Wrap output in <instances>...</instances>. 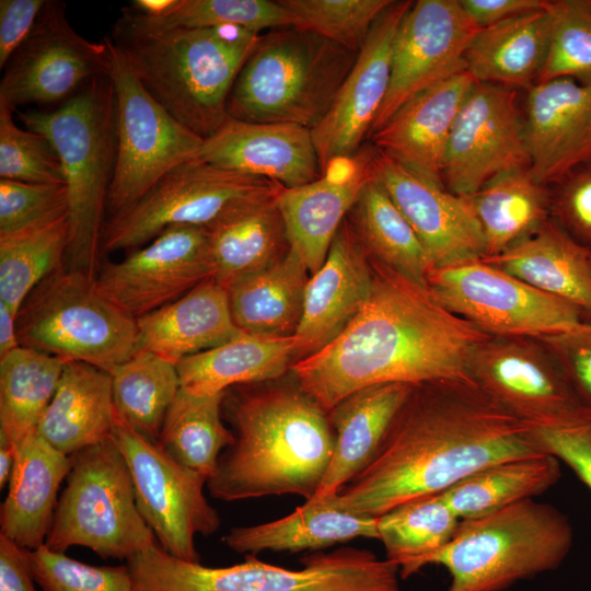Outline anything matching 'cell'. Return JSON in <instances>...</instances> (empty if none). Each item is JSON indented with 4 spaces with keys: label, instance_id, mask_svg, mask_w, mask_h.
I'll return each mask as SVG.
<instances>
[{
    "label": "cell",
    "instance_id": "obj_59",
    "mask_svg": "<svg viewBox=\"0 0 591 591\" xmlns=\"http://www.w3.org/2000/svg\"><path fill=\"white\" fill-rule=\"evenodd\" d=\"M16 448L7 439L0 438V488L9 484L16 459Z\"/></svg>",
    "mask_w": 591,
    "mask_h": 591
},
{
    "label": "cell",
    "instance_id": "obj_55",
    "mask_svg": "<svg viewBox=\"0 0 591 591\" xmlns=\"http://www.w3.org/2000/svg\"><path fill=\"white\" fill-rule=\"evenodd\" d=\"M463 10L478 28L542 10L546 0H459Z\"/></svg>",
    "mask_w": 591,
    "mask_h": 591
},
{
    "label": "cell",
    "instance_id": "obj_26",
    "mask_svg": "<svg viewBox=\"0 0 591 591\" xmlns=\"http://www.w3.org/2000/svg\"><path fill=\"white\" fill-rule=\"evenodd\" d=\"M489 341L476 352L472 374L483 391L525 425L548 422L581 405L559 366L518 346Z\"/></svg>",
    "mask_w": 591,
    "mask_h": 591
},
{
    "label": "cell",
    "instance_id": "obj_51",
    "mask_svg": "<svg viewBox=\"0 0 591 591\" xmlns=\"http://www.w3.org/2000/svg\"><path fill=\"white\" fill-rule=\"evenodd\" d=\"M528 427L540 449L568 465L591 490V408L579 405L548 422Z\"/></svg>",
    "mask_w": 591,
    "mask_h": 591
},
{
    "label": "cell",
    "instance_id": "obj_27",
    "mask_svg": "<svg viewBox=\"0 0 591 591\" xmlns=\"http://www.w3.org/2000/svg\"><path fill=\"white\" fill-rule=\"evenodd\" d=\"M414 387L403 383L367 386L349 394L328 412L335 448L314 497L338 493L369 465Z\"/></svg>",
    "mask_w": 591,
    "mask_h": 591
},
{
    "label": "cell",
    "instance_id": "obj_22",
    "mask_svg": "<svg viewBox=\"0 0 591 591\" xmlns=\"http://www.w3.org/2000/svg\"><path fill=\"white\" fill-rule=\"evenodd\" d=\"M528 92L529 170L540 184H557L591 164V83L558 78Z\"/></svg>",
    "mask_w": 591,
    "mask_h": 591
},
{
    "label": "cell",
    "instance_id": "obj_29",
    "mask_svg": "<svg viewBox=\"0 0 591 591\" xmlns=\"http://www.w3.org/2000/svg\"><path fill=\"white\" fill-rule=\"evenodd\" d=\"M136 323L139 349L174 364L240 333L231 316L228 290L213 279L202 281L174 302L137 318Z\"/></svg>",
    "mask_w": 591,
    "mask_h": 591
},
{
    "label": "cell",
    "instance_id": "obj_28",
    "mask_svg": "<svg viewBox=\"0 0 591 591\" xmlns=\"http://www.w3.org/2000/svg\"><path fill=\"white\" fill-rule=\"evenodd\" d=\"M71 468V457L61 453L36 431L16 450L9 490L0 511V534L19 546L34 551L50 531L60 484Z\"/></svg>",
    "mask_w": 591,
    "mask_h": 591
},
{
    "label": "cell",
    "instance_id": "obj_20",
    "mask_svg": "<svg viewBox=\"0 0 591 591\" xmlns=\"http://www.w3.org/2000/svg\"><path fill=\"white\" fill-rule=\"evenodd\" d=\"M413 1H393L378 18L325 117L311 129L322 173L368 139L386 96L395 37Z\"/></svg>",
    "mask_w": 591,
    "mask_h": 591
},
{
    "label": "cell",
    "instance_id": "obj_4",
    "mask_svg": "<svg viewBox=\"0 0 591 591\" xmlns=\"http://www.w3.org/2000/svg\"><path fill=\"white\" fill-rule=\"evenodd\" d=\"M260 36L236 26L158 27L128 7L108 35L148 92L204 140L229 118L230 91Z\"/></svg>",
    "mask_w": 591,
    "mask_h": 591
},
{
    "label": "cell",
    "instance_id": "obj_18",
    "mask_svg": "<svg viewBox=\"0 0 591 591\" xmlns=\"http://www.w3.org/2000/svg\"><path fill=\"white\" fill-rule=\"evenodd\" d=\"M478 30L459 0L413 2L395 37L389 90L369 135L419 92L466 70L464 56Z\"/></svg>",
    "mask_w": 591,
    "mask_h": 591
},
{
    "label": "cell",
    "instance_id": "obj_24",
    "mask_svg": "<svg viewBox=\"0 0 591 591\" xmlns=\"http://www.w3.org/2000/svg\"><path fill=\"white\" fill-rule=\"evenodd\" d=\"M371 287L370 256L346 218L324 264L309 278L302 318L293 335L296 361L332 343L360 312Z\"/></svg>",
    "mask_w": 591,
    "mask_h": 591
},
{
    "label": "cell",
    "instance_id": "obj_58",
    "mask_svg": "<svg viewBox=\"0 0 591 591\" xmlns=\"http://www.w3.org/2000/svg\"><path fill=\"white\" fill-rule=\"evenodd\" d=\"M179 0H134L128 8L147 19H161L178 4Z\"/></svg>",
    "mask_w": 591,
    "mask_h": 591
},
{
    "label": "cell",
    "instance_id": "obj_32",
    "mask_svg": "<svg viewBox=\"0 0 591 591\" xmlns=\"http://www.w3.org/2000/svg\"><path fill=\"white\" fill-rule=\"evenodd\" d=\"M483 260L575 304L591 320V250L559 225L544 222L529 236Z\"/></svg>",
    "mask_w": 591,
    "mask_h": 591
},
{
    "label": "cell",
    "instance_id": "obj_6",
    "mask_svg": "<svg viewBox=\"0 0 591 591\" xmlns=\"http://www.w3.org/2000/svg\"><path fill=\"white\" fill-rule=\"evenodd\" d=\"M572 541L565 513L526 499L461 520L452 538L416 561L410 576L427 565H440L451 577L445 591H508L518 581L557 569Z\"/></svg>",
    "mask_w": 591,
    "mask_h": 591
},
{
    "label": "cell",
    "instance_id": "obj_45",
    "mask_svg": "<svg viewBox=\"0 0 591 591\" xmlns=\"http://www.w3.org/2000/svg\"><path fill=\"white\" fill-rule=\"evenodd\" d=\"M140 18L164 28L236 26L257 34L294 26L293 16L279 0H179L164 18Z\"/></svg>",
    "mask_w": 591,
    "mask_h": 591
},
{
    "label": "cell",
    "instance_id": "obj_42",
    "mask_svg": "<svg viewBox=\"0 0 591 591\" xmlns=\"http://www.w3.org/2000/svg\"><path fill=\"white\" fill-rule=\"evenodd\" d=\"M111 374L117 415L157 443L165 415L181 390L176 364L139 349Z\"/></svg>",
    "mask_w": 591,
    "mask_h": 591
},
{
    "label": "cell",
    "instance_id": "obj_12",
    "mask_svg": "<svg viewBox=\"0 0 591 591\" xmlns=\"http://www.w3.org/2000/svg\"><path fill=\"white\" fill-rule=\"evenodd\" d=\"M116 103V161L108 218L138 202L166 173L199 157L204 139L175 119L143 86L121 51L105 37Z\"/></svg>",
    "mask_w": 591,
    "mask_h": 591
},
{
    "label": "cell",
    "instance_id": "obj_50",
    "mask_svg": "<svg viewBox=\"0 0 591 591\" xmlns=\"http://www.w3.org/2000/svg\"><path fill=\"white\" fill-rule=\"evenodd\" d=\"M69 217L66 184L0 178V236L37 229Z\"/></svg>",
    "mask_w": 591,
    "mask_h": 591
},
{
    "label": "cell",
    "instance_id": "obj_2",
    "mask_svg": "<svg viewBox=\"0 0 591 591\" xmlns=\"http://www.w3.org/2000/svg\"><path fill=\"white\" fill-rule=\"evenodd\" d=\"M540 453L530 428L479 385L421 384L369 465L332 496L345 510L378 518L488 465Z\"/></svg>",
    "mask_w": 591,
    "mask_h": 591
},
{
    "label": "cell",
    "instance_id": "obj_16",
    "mask_svg": "<svg viewBox=\"0 0 591 591\" xmlns=\"http://www.w3.org/2000/svg\"><path fill=\"white\" fill-rule=\"evenodd\" d=\"M529 167L515 90L476 81L449 138L442 173L448 190L473 197L495 177Z\"/></svg>",
    "mask_w": 591,
    "mask_h": 591
},
{
    "label": "cell",
    "instance_id": "obj_9",
    "mask_svg": "<svg viewBox=\"0 0 591 591\" xmlns=\"http://www.w3.org/2000/svg\"><path fill=\"white\" fill-rule=\"evenodd\" d=\"M20 345L112 373L139 350L136 320L104 298L94 279L61 266L25 299Z\"/></svg>",
    "mask_w": 591,
    "mask_h": 591
},
{
    "label": "cell",
    "instance_id": "obj_43",
    "mask_svg": "<svg viewBox=\"0 0 591 591\" xmlns=\"http://www.w3.org/2000/svg\"><path fill=\"white\" fill-rule=\"evenodd\" d=\"M460 521L440 494L424 496L378 517V540L386 559L407 579L416 561L452 538Z\"/></svg>",
    "mask_w": 591,
    "mask_h": 591
},
{
    "label": "cell",
    "instance_id": "obj_23",
    "mask_svg": "<svg viewBox=\"0 0 591 591\" xmlns=\"http://www.w3.org/2000/svg\"><path fill=\"white\" fill-rule=\"evenodd\" d=\"M199 159L212 165L294 188L323 173L311 129L287 123L228 118L204 140Z\"/></svg>",
    "mask_w": 591,
    "mask_h": 591
},
{
    "label": "cell",
    "instance_id": "obj_38",
    "mask_svg": "<svg viewBox=\"0 0 591 591\" xmlns=\"http://www.w3.org/2000/svg\"><path fill=\"white\" fill-rule=\"evenodd\" d=\"M347 220L371 258L428 287L432 269L428 254L375 176L361 189Z\"/></svg>",
    "mask_w": 591,
    "mask_h": 591
},
{
    "label": "cell",
    "instance_id": "obj_7",
    "mask_svg": "<svg viewBox=\"0 0 591 591\" xmlns=\"http://www.w3.org/2000/svg\"><path fill=\"white\" fill-rule=\"evenodd\" d=\"M359 53L313 32L286 27L262 35L227 101L230 118L313 129L327 114Z\"/></svg>",
    "mask_w": 591,
    "mask_h": 591
},
{
    "label": "cell",
    "instance_id": "obj_10",
    "mask_svg": "<svg viewBox=\"0 0 591 591\" xmlns=\"http://www.w3.org/2000/svg\"><path fill=\"white\" fill-rule=\"evenodd\" d=\"M70 457L44 545L61 553L83 546L103 559L128 561L157 544L138 510L131 474L114 437Z\"/></svg>",
    "mask_w": 591,
    "mask_h": 591
},
{
    "label": "cell",
    "instance_id": "obj_3",
    "mask_svg": "<svg viewBox=\"0 0 591 591\" xmlns=\"http://www.w3.org/2000/svg\"><path fill=\"white\" fill-rule=\"evenodd\" d=\"M279 380L236 385L223 397L234 441L207 482L212 497L298 495L309 500L317 494L335 448L328 413L296 378Z\"/></svg>",
    "mask_w": 591,
    "mask_h": 591
},
{
    "label": "cell",
    "instance_id": "obj_5",
    "mask_svg": "<svg viewBox=\"0 0 591 591\" xmlns=\"http://www.w3.org/2000/svg\"><path fill=\"white\" fill-rule=\"evenodd\" d=\"M26 129L46 137L60 159L69 195V268L95 279L116 161V103L108 74L49 112H18Z\"/></svg>",
    "mask_w": 591,
    "mask_h": 591
},
{
    "label": "cell",
    "instance_id": "obj_33",
    "mask_svg": "<svg viewBox=\"0 0 591 591\" xmlns=\"http://www.w3.org/2000/svg\"><path fill=\"white\" fill-rule=\"evenodd\" d=\"M296 359L294 336L244 331L228 341L177 364L181 389L197 395L224 393L236 385L281 379Z\"/></svg>",
    "mask_w": 591,
    "mask_h": 591
},
{
    "label": "cell",
    "instance_id": "obj_8",
    "mask_svg": "<svg viewBox=\"0 0 591 591\" xmlns=\"http://www.w3.org/2000/svg\"><path fill=\"white\" fill-rule=\"evenodd\" d=\"M126 564L134 591H399L395 564L355 547L308 555L299 569L254 555L236 565L208 567L177 558L158 544Z\"/></svg>",
    "mask_w": 591,
    "mask_h": 591
},
{
    "label": "cell",
    "instance_id": "obj_30",
    "mask_svg": "<svg viewBox=\"0 0 591 591\" xmlns=\"http://www.w3.org/2000/svg\"><path fill=\"white\" fill-rule=\"evenodd\" d=\"M358 537L378 540V518L345 510L328 495L305 500L283 518L232 528L222 540L233 552L255 556L318 551Z\"/></svg>",
    "mask_w": 591,
    "mask_h": 591
},
{
    "label": "cell",
    "instance_id": "obj_47",
    "mask_svg": "<svg viewBox=\"0 0 591 591\" xmlns=\"http://www.w3.org/2000/svg\"><path fill=\"white\" fill-rule=\"evenodd\" d=\"M546 8L552 19L551 42L536 83L558 78L591 83V1H547Z\"/></svg>",
    "mask_w": 591,
    "mask_h": 591
},
{
    "label": "cell",
    "instance_id": "obj_48",
    "mask_svg": "<svg viewBox=\"0 0 591 591\" xmlns=\"http://www.w3.org/2000/svg\"><path fill=\"white\" fill-rule=\"evenodd\" d=\"M14 108L0 101V178L66 184L60 159L50 141L40 134L19 128Z\"/></svg>",
    "mask_w": 591,
    "mask_h": 591
},
{
    "label": "cell",
    "instance_id": "obj_52",
    "mask_svg": "<svg viewBox=\"0 0 591 591\" xmlns=\"http://www.w3.org/2000/svg\"><path fill=\"white\" fill-rule=\"evenodd\" d=\"M556 212L564 230L591 250V164L578 169L559 183Z\"/></svg>",
    "mask_w": 591,
    "mask_h": 591
},
{
    "label": "cell",
    "instance_id": "obj_1",
    "mask_svg": "<svg viewBox=\"0 0 591 591\" xmlns=\"http://www.w3.org/2000/svg\"><path fill=\"white\" fill-rule=\"evenodd\" d=\"M370 259L372 287L360 312L332 343L291 366L302 390L328 413L371 385L477 384L472 361L491 335L428 287Z\"/></svg>",
    "mask_w": 591,
    "mask_h": 591
},
{
    "label": "cell",
    "instance_id": "obj_46",
    "mask_svg": "<svg viewBox=\"0 0 591 591\" xmlns=\"http://www.w3.org/2000/svg\"><path fill=\"white\" fill-rule=\"evenodd\" d=\"M297 28L313 32L359 53L392 0H279Z\"/></svg>",
    "mask_w": 591,
    "mask_h": 591
},
{
    "label": "cell",
    "instance_id": "obj_14",
    "mask_svg": "<svg viewBox=\"0 0 591 591\" xmlns=\"http://www.w3.org/2000/svg\"><path fill=\"white\" fill-rule=\"evenodd\" d=\"M113 437L129 467L138 510L160 546L186 561H200L195 536H209L220 526L208 502V478L164 452L118 415Z\"/></svg>",
    "mask_w": 591,
    "mask_h": 591
},
{
    "label": "cell",
    "instance_id": "obj_21",
    "mask_svg": "<svg viewBox=\"0 0 591 591\" xmlns=\"http://www.w3.org/2000/svg\"><path fill=\"white\" fill-rule=\"evenodd\" d=\"M374 152L364 143L354 155L331 162L318 179L285 188L277 197L290 248L309 273L324 264L341 223L374 176Z\"/></svg>",
    "mask_w": 591,
    "mask_h": 591
},
{
    "label": "cell",
    "instance_id": "obj_19",
    "mask_svg": "<svg viewBox=\"0 0 591 591\" xmlns=\"http://www.w3.org/2000/svg\"><path fill=\"white\" fill-rule=\"evenodd\" d=\"M373 173L416 232L432 269L485 256V237L472 197L445 189L376 149Z\"/></svg>",
    "mask_w": 591,
    "mask_h": 591
},
{
    "label": "cell",
    "instance_id": "obj_35",
    "mask_svg": "<svg viewBox=\"0 0 591 591\" xmlns=\"http://www.w3.org/2000/svg\"><path fill=\"white\" fill-rule=\"evenodd\" d=\"M207 230L212 279L227 290L273 266L290 251L276 200L242 210Z\"/></svg>",
    "mask_w": 591,
    "mask_h": 591
},
{
    "label": "cell",
    "instance_id": "obj_57",
    "mask_svg": "<svg viewBox=\"0 0 591 591\" xmlns=\"http://www.w3.org/2000/svg\"><path fill=\"white\" fill-rule=\"evenodd\" d=\"M18 314L0 302V358L21 347L16 328Z\"/></svg>",
    "mask_w": 591,
    "mask_h": 591
},
{
    "label": "cell",
    "instance_id": "obj_37",
    "mask_svg": "<svg viewBox=\"0 0 591 591\" xmlns=\"http://www.w3.org/2000/svg\"><path fill=\"white\" fill-rule=\"evenodd\" d=\"M560 476V461L543 452L488 465L440 495L460 520H467L534 499Z\"/></svg>",
    "mask_w": 591,
    "mask_h": 591
},
{
    "label": "cell",
    "instance_id": "obj_53",
    "mask_svg": "<svg viewBox=\"0 0 591 591\" xmlns=\"http://www.w3.org/2000/svg\"><path fill=\"white\" fill-rule=\"evenodd\" d=\"M576 398L591 408V324L580 334L552 345Z\"/></svg>",
    "mask_w": 591,
    "mask_h": 591
},
{
    "label": "cell",
    "instance_id": "obj_39",
    "mask_svg": "<svg viewBox=\"0 0 591 591\" xmlns=\"http://www.w3.org/2000/svg\"><path fill=\"white\" fill-rule=\"evenodd\" d=\"M66 363L23 346L0 358V438L18 449L36 431Z\"/></svg>",
    "mask_w": 591,
    "mask_h": 591
},
{
    "label": "cell",
    "instance_id": "obj_15",
    "mask_svg": "<svg viewBox=\"0 0 591 591\" xmlns=\"http://www.w3.org/2000/svg\"><path fill=\"white\" fill-rule=\"evenodd\" d=\"M108 68L105 38H84L70 25L66 4L46 0L33 30L4 67L0 101L14 109L65 103L95 78L108 74Z\"/></svg>",
    "mask_w": 591,
    "mask_h": 591
},
{
    "label": "cell",
    "instance_id": "obj_11",
    "mask_svg": "<svg viewBox=\"0 0 591 591\" xmlns=\"http://www.w3.org/2000/svg\"><path fill=\"white\" fill-rule=\"evenodd\" d=\"M283 189L274 181L199 158L186 161L160 178L132 207L105 220L102 251H132L173 227L208 229L242 210L276 200Z\"/></svg>",
    "mask_w": 591,
    "mask_h": 591
},
{
    "label": "cell",
    "instance_id": "obj_41",
    "mask_svg": "<svg viewBox=\"0 0 591 591\" xmlns=\"http://www.w3.org/2000/svg\"><path fill=\"white\" fill-rule=\"evenodd\" d=\"M529 169L501 174L472 198L485 237V256H495L542 225L547 197Z\"/></svg>",
    "mask_w": 591,
    "mask_h": 591
},
{
    "label": "cell",
    "instance_id": "obj_44",
    "mask_svg": "<svg viewBox=\"0 0 591 591\" xmlns=\"http://www.w3.org/2000/svg\"><path fill=\"white\" fill-rule=\"evenodd\" d=\"M70 245L69 217L0 236V302L16 314L28 294L63 266Z\"/></svg>",
    "mask_w": 591,
    "mask_h": 591
},
{
    "label": "cell",
    "instance_id": "obj_31",
    "mask_svg": "<svg viewBox=\"0 0 591 591\" xmlns=\"http://www.w3.org/2000/svg\"><path fill=\"white\" fill-rule=\"evenodd\" d=\"M116 417L112 374L69 361L36 432L71 456L113 436Z\"/></svg>",
    "mask_w": 591,
    "mask_h": 591
},
{
    "label": "cell",
    "instance_id": "obj_54",
    "mask_svg": "<svg viewBox=\"0 0 591 591\" xmlns=\"http://www.w3.org/2000/svg\"><path fill=\"white\" fill-rule=\"evenodd\" d=\"M46 0L0 1V68L33 30Z\"/></svg>",
    "mask_w": 591,
    "mask_h": 591
},
{
    "label": "cell",
    "instance_id": "obj_36",
    "mask_svg": "<svg viewBox=\"0 0 591 591\" xmlns=\"http://www.w3.org/2000/svg\"><path fill=\"white\" fill-rule=\"evenodd\" d=\"M309 270L290 251L273 266L228 289L232 320L240 331L292 336L303 314Z\"/></svg>",
    "mask_w": 591,
    "mask_h": 591
},
{
    "label": "cell",
    "instance_id": "obj_13",
    "mask_svg": "<svg viewBox=\"0 0 591 591\" xmlns=\"http://www.w3.org/2000/svg\"><path fill=\"white\" fill-rule=\"evenodd\" d=\"M427 286L445 308L490 335L540 337L553 345L591 324L575 304L483 258L431 269Z\"/></svg>",
    "mask_w": 591,
    "mask_h": 591
},
{
    "label": "cell",
    "instance_id": "obj_34",
    "mask_svg": "<svg viewBox=\"0 0 591 591\" xmlns=\"http://www.w3.org/2000/svg\"><path fill=\"white\" fill-rule=\"evenodd\" d=\"M551 33L546 5L479 28L466 49L465 69L477 82L529 90L544 68Z\"/></svg>",
    "mask_w": 591,
    "mask_h": 591
},
{
    "label": "cell",
    "instance_id": "obj_40",
    "mask_svg": "<svg viewBox=\"0 0 591 591\" xmlns=\"http://www.w3.org/2000/svg\"><path fill=\"white\" fill-rule=\"evenodd\" d=\"M224 394L197 395L181 389L157 442L175 461L208 479L222 452L234 441L221 417Z\"/></svg>",
    "mask_w": 591,
    "mask_h": 591
},
{
    "label": "cell",
    "instance_id": "obj_25",
    "mask_svg": "<svg viewBox=\"0 0 591 591\" xmlns=\"http://www.w3.org/2000/svg\"><path fill=\"white\" fill-rule=\"evenodd\" d=\"M475 82L464 70L419 92L369 135V143L415 173L443 185L449 138Z\"/></svg>",
    "mask_w": 591,
    "mask_h": 591
},
{
    "label": "cell",
    "instance_id": "obj_17",
    "mask_svg": "<svg viewBox=\"0 0 591 591\" xmlns=\"http://www.w3.org/2000/svg\"><path fill=\"white\" fill-rule=\"evenodd\" d=\"M208 230L173 227L119 262L99 268L94 285L135 320L179 299L212 279Z\"/></svg>",
    "mask_w": 591,
    "mask_h": 591
},
{
    "label": "cell",
    "instance_id": "obj_49",
    "mask_svg": "<svg viewBox=\"0 0 591 591\" xmlns=\"http://www.w3.org/2000/svg\"><path fill=\"white\" fill-rule=\"evenodd\" d=\"M36 583L43 591H134L127 564L95 566L45 545L28 552Z\"/></svg>",
    "mask_w": 591,
    "mask_h": 591
},
{
    "label": "cell",
    "instance_id": "obj_56",
    "mask_svg": "<svg viewBox=\"0 0 591 591\" xmlns=\"http://www.w3.org/2000/svg\"><path fill=\"white\" fill-rule=\"evenodd\" d=\"M28 552L0 534V591H36Z\"/></svg>",
    "mask_w": 591,
    "mask_h": 591
}]
</instances>
